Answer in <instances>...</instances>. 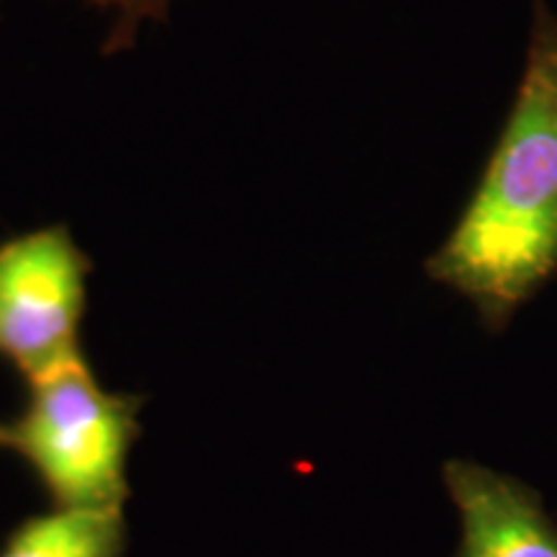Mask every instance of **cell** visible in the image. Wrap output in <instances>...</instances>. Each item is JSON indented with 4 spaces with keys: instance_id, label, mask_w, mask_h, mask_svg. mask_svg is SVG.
I'll return each mask as SVG.
<instances>
[{
    "instance_id": "7a4b0ae2",
    "label": "cell",
    "mask_w": 557,
    "mask_h": 557,
    "mask_svg": "<svg viewBox=\"0 0 557 557\" xmlns=\"http://www.w3.org/2000/svg\"><path fill=\"white\" fill-rule=\"evenodd\" d=\"M26 387L21 413L3 423V449L29 465L54 506L124 508L143 400L103 387L83 351Z\"/></svg>"
},
{
    "instance_id": "5b68a950",
    "label": "cell",
    "mask_w": 557,
    "mask_h": 557,
    "mask_svg": "<svg viewBox=\"0 0 557 557\" xmlns=\"http://www.w3.org/2000/svg\"><path fill=\"white\" fill-rule=\"evenodd\" d=\"M124 508H60L26 519L0 557H122Z\"/></svg>"
},
{
    "instance_id": "8992f818",
    "label": "cell",
    "mask_w": 557,
    "mask_h": 557,
    "mask_svg": "<svg viewBox=\"0 0 557 557\" xmlns=\"http://www.w3.org/2000/svg\"><path fill=\"white\" fill-rule=\"evenodd\" d=\"M99 11H109L114 24L103 41V54L127 52L135 47L139 26L145 21H165L169 18V0H86Z\"/></svg>"
},
{
    "instance_id": "277c9868",
    "label": "cell",
    "mask_w": 557,
    "mask_h": 557,
    "mask_svg": "<svg viewBox=\"0 0 557 557\" xmlns=\"http://www.w3.org/2000/svg\"><path fill=\"white\" fill-rule=\"evenodd\" d=\"M444 483L462 527L457 557H557V529L519 480L455 459Z\"/></svg>"
},
{
    "instance_id": "52a82bcc",
    "label": "cell",
    "mask_w": 557,
    "mask_h": 557,
    "mask_svg": "<svg viewBox=\"0 0 557 557\" xmlns=\"http://www.w3.org/2000/svg\"><path fill=\"white\" fill-rule=\"evenodd\" d=\"M0 449H3V423H0Z\"/></svg>"
},
{
    "instance_id": "6da1fadb",
    "label": "cell",
    "mask_w": 557,
    "mask_h": 557,
    "mask_svg": "<svg viewBox=\"0 0 557 557\" xmlns=\"http://www.w3.org/2000/svg\"><path fill=\"white\" fill-rule=\"evenodd\" d=\"M500 329L557 271V16L534 0L519 90L475 191L426 261Z\"/></svg>"
},
{
    "instance_id": "3957f363",
    "label": "cell",
    "mask_w": 557,
    "mask_h": 557,
    "mask_svg": "<svg viewBox=\"0 0 557 557\" xmlns=\"http://www.w3.org/2000/svg\"><path fill=\"white\" fill-rule=\"evenodd\" d=\"M90 259L65 225L0 243V359L29 380L78 357Z\"/></svg>"
}]
</instances>
